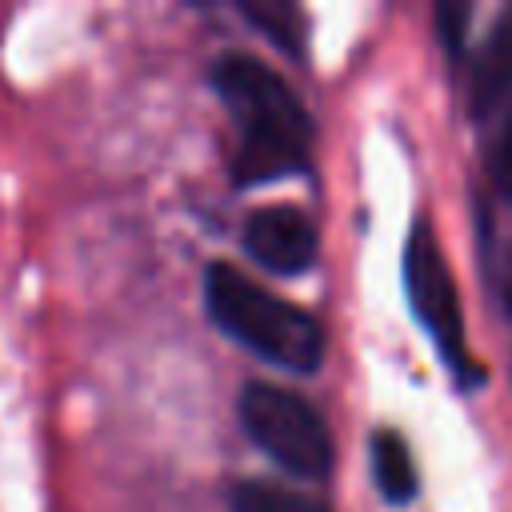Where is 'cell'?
Returning <instances> with one entry per match:
<instances>
[{
    "label": "cell",
    "instance_id": "6da1fadb",
    "mask_svg": "<svg viewBox=\"0 0 512 512\" xmlns=\"http://www.w3.org/2000/svg\"><path fill=\"white\" fill-rule=\"evenodd\" d=\"M212 84L240 128V180H272L308 164L312 120L276 68L260 64L256 56L232 52L216 60Z\"/></svg>",
    "mask_w": 512,
    "mask_h": 512
},
{
    "label": "cell",
    "instance_id": "7a4b0ae2",
    "mask_svg": "<svg viewBox=\"0 0 512 512\" xmlns=\"http://www.w3.org/2000/svg\"><path fill=\"white\" fill-rule=\"evenodd\" d=\"M204 304L220 332H228L248 352L280 364L288 372H316L324 360L320 324L292 300L260 288L232 264H212L204 272Z\"/></svg>",
    "mask_w": 512,
    "mask_h": 512
},
{
    "label": "cell",
    "instance_id": "3957f363",
    "mask_svg": "<svg viewBox=\"0 0 512 512\" xmlns=\"http://www.w3.org/2000/svg\"><path fill=\"white\" fill-rule=\"evenodd\" d=\"M240 424L284 472L300 480H320L332 468V432L292 388L248 384L240 392Z\"/></svg>",
    "mask_w": 512,
    "mask_h": 512
},
{
    "label": "cell",
    "instance_id": "277c9868",
    "mask_svg": "<svg viewBox=\"0 0 512 512\" xmlns=\"http://www.w3.org/2000/svg\"><path fill=\"white\" fill-rule=\"evenodd\" d=\"M404 288H408V304H412L416 320L436 340L444 364L460 380H472L476 368H472L468 344H464L460 296H456V284H452V272H448L444 252H440L436 236L424 224L408 236V248H404Z\"/></svg>",
    "mask_w": 512,
    "mask_h": 512
},
{
    "label": "cell",
    "instance_id": "5b68a950",
    "mask_svg": "<svg viewBox=\"0 0 512 512\" xmlns=\"http://www.w3.org/2000/svg\"><path fill=\"white\" fill-rule=\"evenodd\" d=\"M244 248L268 272L296 276L316 260V228L296 208H260L244 224Z\"/></svg>",
    "mask_w": 512,
    "mask_h": 512
},
{
    "label": "cell",
    "instance_id": "8992f818",
    "mask_svg": "<svg viewBox=\"0 0 512 512\" xmlns=\"http://www.w3.org/2000/svg\"><path fill=\"white\" fill-rule=\"evenodd\" d=\"M512 92V12L496 20V28L488 32L480 56H476V72H472V108L488 112L492 104H500Z\"/></svg>",
    "mask_w": 512,
    "mask_h": 512
},
{
    "label": "cell",
    "instance_id": "52a82bcc",
    "mask_svg": "<svg viewBox=\"0 0 512 512\" xmlns=\"http://www.w3.org/2000/svg\"><path fill=\"white\" fill-rule=\"evenodd\" d=\"M368 456H372V480H376V488H380V496L388 504H408L420 492L416 464H412V452H408L400 432L380 428L372 436V452Z\"/></svg>",
    "mask_w": 512,
    "mask_h": 512
},
{
    "label": "cell",
    "instance_id": "ba28073f",
    "mask_svg": "<svg viewBox=\"0 0 512 512\" xmlns=\"http://www.w3.org/2000/svg\"><path fill=\"white\" fill-rule=\"evenodd\" d=\"M232 512H324V504H316L312 496L284 488V484L240 480L232 488Z\"/></svg>",
    "mask_w": 512,
    "mask_h": 512
},
{
    "label": "cell",
    "instance_id": "9c48e42d",
    "mask_svg": "<svg viewBox=\"0 0 512 512\" xmlns=\"http://www.w3.org/2000/svg\"><path fill=\"white\" fill-rule=\"evenodd\" d=\"M488 172H492V184L504 200H512V112L508 120L500 124L496 140H492V152H488Z\"/></svg>",
    "mask_w": 512,
    "mask_h": 512
},
{
    "label": "cell",
    "instance_id": "30bf717a",
    "mask_svg": "<svg viewBox=\"0 0 512 512\" xmlns=\"http://www.w3.org/2000/svg\"><path fill=\"white\" fill-rule=\"evenodd\" d=\"M464 20H468V8H436V28H440V40L448 48H460V36H464Z\"/></svg>",
    "mask_w": 512,
    "mask_h": 512
},
{
    "label": "cell",
    "instance_id": "8fae6325",
    "mask_svg": "<svg viewBox=\"0 0 512 512\" xmlns=\"http://www.w3.org/2000/svg\"><path fill=\"white\" fill-rule=\"evenodd\" d=\"M504 304L512 312V256H508V272H504Z\"/></svg>",
    "mask_w": 512,
    "mask_h": 512
}]
</instances>
